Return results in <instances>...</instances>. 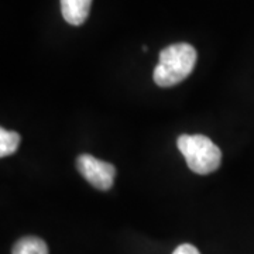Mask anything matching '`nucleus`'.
<instances>
[{"label":"nucleus","instance_id":"6","mask_svg":"<svg viewBox=\"0 0 254 254\" xmlns=\"http://www.w3.org/2000/svg\"><path fill=\"white\" fill-rule=\"evenodd\" d=\"M20 144V134L16 131L6 130L4 127L0 128V157H9L17 151Z\"/></svg>","mask_w":254,"mask_h":254},{"label":"nucleus","instance_id":"5","mask_svg":"<svg viewBox=\"0 0 254 254\" xmlns=\"http://www.w3.org/2000/svg\"><path fill=\"white\" fill-rule=\"evenodd\" d=\"M13 254H50L47 243L40 237L27 236L17 240L13 246Z\"/></svg>","mask_w":254,"mask_h":254},{"label":"nucleus","instance_id":"4","mask_svg":"<svg viewBox=\"0 0 254 254\" xmlns=\"http://www.w3.org/2000/svg\"><path fill=\"white\" fill-rule=\"evenodd\" d=\"M92 0H61V13L71 26H81L91 11Z\"/></svg>","mask_w":254,"mask_h":254},{"label":"nucleus","instance_id":"2","mask_svg":"<svg viewBox=\"0 0 254 254\" xmlns=\"http://www.w3.org/2000/svg\"><path fill=\"white\" fill-rule=\"evenodd\" d=\"M177 145L190 170L195 174L208 175L215 173L222 164L220 148L203 134H182L178 137Z\"/></svg>","mask_w":254,"mask_h":254},{"label":"nucleus","instance_id":"7","mask_svg":"<svg viewBox=\"0 0 254 254\" xmlns=\"http://www.w3.org/2000/svg\"><path fill=\"white\" fill-rule=\"evenodd\" d=\"M173 254H200V253H199V250H198L195 246L185 243V245L178 246V247H177V249L173 252Z\"/></svg>","mask_w":254,"mask_h":254},{"label":"nucleus","instance_id":"3","mask_svg":"<svg viewBox=\"0 0 254 254\" xmlns=\"http://www.w3.org/2000/svg\"><path fill=\"white\" fill-rule=\"evenodd\" d=\"M76 168L82 177L99 190H109L113 187L116 168L115 165L91 154H81L76 158Z\"/></svg>","mask_w":254,"mask_h":254},{"label":"nucleus","instance_id":"1","mask_svg":"<svg viewBox=\"0 0 254 254\" xmlns=\"http://www.w3.org/2000/svg\"><path fill=\"white\" fill-rule=\"evenodd\" d=\"M196 60V50L190 44L178 43L168 46L160 53V61L153 73L154 82L163 88L181 83L193 71Z\"/></svg>","mask_w":254,"mask_h":254}]
</instances>
